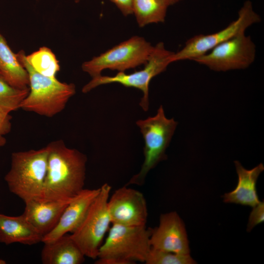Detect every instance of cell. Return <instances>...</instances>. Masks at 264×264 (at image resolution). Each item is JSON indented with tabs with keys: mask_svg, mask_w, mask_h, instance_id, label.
I'll use <instances>...</instances> for the list:
<instances>
[{
	"mask_svg": "<svg viewBox=\"0 0 264 264\" xmlns=\"http://www.w3.org/2000/svg\"><path fill=\"white\" fill-rule=\"evenodd\" d=\"M47 170L41 201L72 198L84 189L87 158L62 140L47 145Z\"/></svg>",
	"mask_w": 264,
	"mask_h": 264,
	"instance_id": "cell-1",
	"label": "cell"
},
{
	"mask_svg": "<svg viewBox=\"0 0 264 264\" xmlns=\"http://www.w3.org/2000/svg\"><path fill=\"white\" fill-rule=\"evenodd\" d=\"M16 54L29 76V92L22 102L20 109L48 117H53L63 111L75 94V86L37 72L27 62L23 50Z\"/></svg>",
	"mask_w": 264,
	"mask_h": 264,
	"instance_id": "cell-2",
	"label": "cell"
},
{
	"mask_svg": "<svg viewBox=\"0 0 264 264\" xmlns=\"http://www.w3.org/2000/svg\"><path fill=\"white\" fill-rule=\"evenodd\" d=\"M152 228L111 224L101 245L96 264L145 263L151 249Z\"/></svg>",
	"mask_w": 264,
	"mask_h": 264,
	"instance_id": "cell-3",
	"label": "cell"
},
{
	"mask_svg": "<svg viewBox=\"0 0 264 264\" xmlns=\"http://www.w3.org/2000/svg\"><path fill=\"white\" fill-rule=\"evenodd\" d=\"M47 146L13 152L4 180L9 191L24 202L41 199L47 170Z\"/></svg>",
	"mask_w": 264,
	"mask_h": 264,
	"instance_id": "cell-4",
	"label": "cell"
},
{
	"mask_svg": "<svg viewBox=\"0 0 264 264\" xmlns=\"http://www.w3.org/2000/svg\"><path fill=\"white\" fill-rule=\"evenodd\" d=\"M144 141V162L138 173L126 185L143 184L149 172L160 162L167 159L166 150L169 145L178 125L173 118H168L163 107L160 105L156 113L136 122Z\"/></svg>",
	"mask_w": 264,
	"mask_h": 264,
	"instance_id": "cell-5",
	"label": "cell"
},
{
	"mask_svg": "<svg viewBox=\"0 0 264 264\" xmlns=\"http://www.w3.org/2000/svg\"><path fill=\"white\" fill-rule=\"evenodd\" d=\"M167 50L162 42L154 46V49L144 67L140 70L130 74L118 72L114 76H105L102 74L92 78L84 86L82 91L89 92L102 85L111 83H118L128 88H133L140 90L143 94L139 106L147 111L149 108V85L153 78L165 71L171 63V57L173 54Z\"/></svg>",
	"mask_w": 264,
	"mask_h": 264,
	"instance_id": "cell-6",
	"label": "cell"
},
{
	"mask_svg": "<svg viewBox=\"0 0 264 264\" xmlns=\"http://www.w3.org/2000/svg\"><path fill=\"white\" fill-rule=\"evenodd\" d=\"M154 46L143 37L132 36L99 56L84 62L82 69L91 78L101 75L106 69L125 72L145 65Z\"/></svg>",
	"mask_w": 264,
	"mask_h": 264,
	"instance_id": "cell-7",
	"label": "cell"
},
{
	"mask_svg": "<svg viewBox=\"0 0 264 264\" xmlns=\"http://www.w3.org/2000/svg\"><path fill=\"white\" fill-rule=\"evenodd\" d=\"M111 187L104 183L84 219L70 235L85 257L97 258L99 248L111 224L108 202Z\"/></svg>",
	"mask_w": 264,
	"mask_h": 264,
	"instance_id": "cell-8",
	"label": "cell"
},
{
	"mask_svg": "<svg viewBox=\"0 0 264 264\" xmlns=\"http://www.w3.org/2000/svg\"><path fill=\"white\" fill-rule=\"evenodd\" d=\"M261 20L260 16L254 10L251 2L247 0L240 9L236 20L218 32L199 34L190 38L179 51L173 53L171 57V62L186 60L193 61L219 44L245 33L248 27Z\"/></svg>",
	"mask_w": 264,
	"mask_h": 264,
	"instance_id": "cell-9",
	"label": "cell"
},
{
	"mask_svg": "<svg viewBox=\"0 0 264 264\" xmlns=\"http://www.w3.org/2000/svg\"><path fill=\"white\" fill-rule=\"evenodd\" d=\"M256 49L251 37L243 33L216 46L193 61L215 71L248 68L254 61Z\"/></svg>",
	"mask_w": 264,
	"mask_h": 264,
	"instance_id": "cell-10",
	"label": "cell"
},
{
	"mask_svg": "<svg viewBox=\"0 0 264 264\" xmlns=\"http://www.w3.org/2000/svg\"><path fill=\"white\" fill-rule=\"evenodd\" d=\"M108 209L111 224L125 226H145L148 209L143 194L125 185L110 197Z\"/></svg>",
	"mask_w": 264,
	"mask_h": 264,
	"instance_id": "cell-11",
	"label": "cell"
},
{
	"mask_svg": "<svg viewBox=\"0 0 264 264\" xmlns=\"http://www.w3.org/2000/svg\"><path fill=\"white\" fill-rule=\"evenodd\" d=\"M150 244L153 249L179 254H190L185 225L176 212L160 215L158 226L152 228Z\"/></svg>",
	"mask_w": 264,
	"mask_h": 264,
	"instance_id": "cell-12",
	"label": "cell"
},
{
	"mask_svg": "<svg viewBox=\"0 0 264 264\" xmlns=\"http://www.w3.org/2000/svg\"><path fill=\"white\" fill-rule=\"evenodd\" d=\"M100 188L84 189L73 197L64 211L56 227L43 238L42 242H53L68 233H72L84 219Z\"/></svg>",
	"mask_w": 264,
	"mask_h": 264,
	"instance_id": "cell-13",
	"label": "cell"
},
{
	"mask_svg": "<svg viewBox=\"0 0 264 264\" xmlns=\"http://www.w3.org/2000/svg\"><path fill=\"white\" fill-rule=\"evenodd\" d=\"M71 199L48 201L28 200L24 202L22 214L44 237L56 227Z\"/></svg>",
	"mask_w": 264,
	"mask_h": 264,
	"instance_id": "cell-14",
	"label": "cell"
},
{
	"mask_svg": "<svg viewBox=\"0 0 264 264\" xmlns=\"http://www.w3.org/2000/svg\"><path fill=\"white\" fill-rule=\"evenodd\" d=\"M234 164L238 177L237 185L234 190L223 195V202L253 207L261 202L257 192L256 183L264 170V165L261 163L248 170L238 160L234 161Z\"/></svg>",
	"mask_w": 264,
	"mask_h": 264,
	"instance_id": "cell-15",
	"label": "cell"
},
{
	"mask_svg": "<svg viewBox=\"0 0 264 264\" xmlns=\"http://www.w3.org/2000/svg\"><path fill=\"white\" fill-rule=\"evenodd\" d=\"M43 236L22 214L9 216L0 213V242L33 245L42 242Z\"/></svg>",
	"mask_w": 264,
	"mask_h": 264,
	"instance_id": "cell-16",
	"label": "cell"
},
{
	"mask_svg": "<svg viewBox=\"0 0 264 264\" xmlns=\"http://www.w3.org/2000/svg\"><path fill=\"white\" fill-rule=\"evenodd\" d=\"M85 256L70 235L65 234L56 240L44 243L41 258L44 264H81Z\"/></svg>",
	"mask_w": 264,
	"mask_h": 264,
	"instance_id": "cell-17",
	"label": "cell"
},
{
	"mask_svg": "<svg viewBox=\"0 0 264 264\" xmlns=\"http://www.w3.org/2000/svg\"><path fill=\"white\" fill-rule=\"evenodd\" d=\"M0 74L11 86L18 88H28L29 76L3 35L0 32Z\"/></svg>",
	"mask_w": 264,
	"mask_h": 264,
	"instance_id": "cell-18",
	"label": "cell"
},
{
	"mask_svg": "<svg viewBox=\"0 0 264 264\" xmlns=\"http://www.w3.org/2000/svg\"><path fill=\"white\" fill-rule=\"evenodd\" d=\"M165 0H133L132 14L140 27L164 22L168 8Z\"/></svg>",
	"mask_w": 264,
	"mask_h": 264,
	"instance_id": "cell-19",
	"label": "cell"
},
{
	"mask_svg": "<svg viewBox=\"0 0 264 264\" xmlns=\"http://www.w3.org/2000/svg\"><path fill=\"white\" fill-rule=\"evenodd\" d=\"M26 59L30 66L40 74L52 78H56L60 66L57 58L52 50L46 46L26 55Z\"/></svg>",
	"mask_w": 264,
	"mask_h": 264,
	"instance_id": "cell-20",
	"label": "cell"
},
{
	"mask_svg": "<svg viewBox=\"0 0 264 264\" xmlns=\"http://www.w3.org/2000/svg\"><path fill=\"white\" fill-rule=\"evenodd\" d=\"M29 90L28 88L20 89L14 87L0 74V108L10 113L20 109Z\"/></svg>",
	"mask_w": 264,
	"mask_h": 264,
	"instance_id": "cell-21",
	"label": "cell"
},
{
	"mask_svg": "<svg viewBox=\"0 0 264 264\" xmlns=\"http://www.w3.org/2000/svg\"><path fill=\"white\" fill-rule=\"evenodd\" d=\"M146 264H193L196 262L190 254L183 255L153 249L145 262Z\"/></svg>",
	"mask_w": 264,
	"mask_h": 264,
	"instance_id": "cell-22",
	"label": "cell"
},
{
	"mask_svg": "<svg viewBox=\"0 0 264 264\" xmlns=\"http://www.w3.org/2000/svg\"><path fill=\"white\" fill-rule=\"evenodd\" d=\"M247 225L246 230L251 231L257 225L261 223L264 221V202L261 201L257 205L253 207L250 214Z\"/></svg>",
	"mask_w": 264,
	"mask_h": 264,
	"instance_id": "cell-23",
	"label": "cell"
},
{
	"mask_svg": "<svg viewBox=\"0 0 264 264\" xmlns=\"http://www.w3.org/2000/svg\"><path fill=\"white\" fill-rule=\"evenodd\" d=\"M11 116L10 112L0 108V134L4 135L11 130Z\"/></svg>",
	"mask_w": 264,
	"mask_h": 264,
	"instance_id": "cell-24",
	"label": "cell"
},
{
	"mask_svg": "<svg viewBox=\"0 0 264 264\" xmlns=\"http://www.w3.org/2000/svg\"><path fill=\"white\" fill-rule=\"evenodd\" d=\"M124 16L132 14L133 0H110Z\"/></svg>",
	"mask_w": 264,
	"mask_h": 264,
	"instance_id": "cell-25",
	"label": "cell"
},
{
	"mask_svg": "<svg viewBox=\"0 0 264 264\" xmlns=\"http://www.w3.org/2000/svg\"><path fill=\"white\" fill-rule=\"evenodd\" d=\"M6 143V138L4 135L0 134V148L5 145Z\"/></svg>",
	"mask_w": 264,
	"mask_h": 264,
	"instance_id": "cell-26",
	"label": "cell"
},
{
	"mask_svg": "<svg viewBox=\"0 0 264 264\" xmlns=\"http://www.w3.org/2000/svg\"><path fill=\"white\" fill-rule=\"evenodd\" d=\"M169 4V6L173 5L175 4L178 2L180 1L181 0H165Z\"/></svg>",
	"mask_w": 264,
	"mask_h": 264,
	"instance_id": "cell-27",
	"label": "cell"
},
{
	"mask_svg": "<svg viewBox=\"0 0 264 264\" xmlns=\"http://www.w3.org/2000/svg\"><path fill=\"white\" fill-rule=\"evenodd\" d=\"M6 262L3 260L0 259V264H5Z\"/></svg>",
	"mask_w": 264,
	"mask_h": 264,
	"instance_id": "cell-28",
	"label": "cell"
},
{
	"mask_svg": "<svg viewBox=\"0 0 264 264\" xmlns=\"http://www.w3.org/2000/svg\"><path fill=\"white\" fill-rule=\"evenodd\" d=\"M81 0H74V1H75V2L76 3H78Z\"/></svg>",
	"mask_w": 264,
	"mask_h": 264,
	"instance_id": "cell-29",
	"label": "cell"
}]
</instances>
